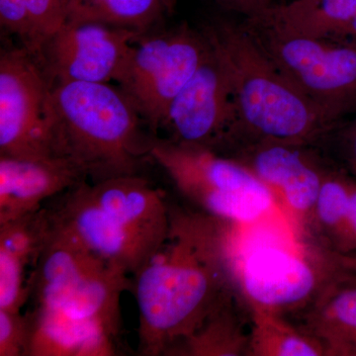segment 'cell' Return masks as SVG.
<instances>
[{"label": "cell", "instance_id": "9c48e42d", "mask_svg": "<svg viewBox=\"0 0 356 356\" xmlns=\"http://www.w3.org/2000/svg\"><path fill=\"white\" fill-rule=\"evenodd\" d=\"M313 147L252 140L236 144L222 154L266 184L277 209L291 222L294 233L309 240L321 187L331 168Z\"/></svg>", "mask_w": 356, "mask_h": 356}, {"label": "cell", "instance_id": "9a60e30c", "mask_svg": "<svg viewBox=\"0 0 356 356\" xmlns=\"http://www.w3.org/2000/svg\"><path fill=\"white\" fill-rule=\"evenodd\" d=\"M95 202L125 228L154 248L161 247L170 226V205L165 195L139 175L86 182Z\"/></svg>", "mask_w": 356, "mask_h": 356}, {"label": "cell", "instance_id": "30bf717a", "mask_svg": "<svg viewBox=\"0 0 356 356\" xmlns=\"http://www.w3.org/2000/svg\"><path fill=\"white\" fill-rule=\"evenodd\" d=\"M51 86L37 58L24 48L0 56V156L53 158L47 134Z\"/></svg>", "mask_w": 356, "mask_h": 356}, {"label": "cell", "instance_id": "7c38bea8", "mask_svg": "<svg viewBox=\"0 0 356 356\" xmlns=\"http://www.w3.org/2000/svg\"><path fill=\"white\" fill-rule=\"evenodd\" d=\"M235 121L228 74L210 44L202 64L170 105L161 130L172 142L217 152Z\"/></svg>", "mask_w": 356, "mask_h": 356}, {"label": "cell", "instance_id": "44dd1931", "mask_svg": "<svg viewBox=\"0 0 356 356\" xmlns=\"http://www.w3.org/2000/svg\"><path fill=\"white\" fill-rule=\"evenodd\" d=\"M250 332L247 356H324L317 341L275 312L247 305Z\"/></svg>", "mask_w": 356, "mask_h": 356}, {"label": "cell", "instance_id": "6da1fadb", "mask_svg": "<svg viewBox=\"0 0 356 356\" xmlns=\"http://www.w3.org/2000/svg\"><path fill=\"white\" fill-rule=\"evenodd\" d=\"M241 228L170 206L165 243L133 276L140 355H168L236 290L233 262Z\"/></svg>", "mask_w": 356, "mask_h": 356}, {"label": "cell", "instance_id": "e0dca14e", "mask_svg": "<svg viewBox=\"0 0 356 356\" xmlns=\"http://www.w3.org/2000/svg\"><path fill=\"white\" fill-rule=\"evenodd\" d=\"M49 228L44 206L0 225V309L21 311L30 298L28 266H34Z\"/></svg>", "mask_w": 356, "mask_h": 356}, {"label": "cell", "instance_id": "ffe728a7", "mask_svg": "<svg viewBox=\"0 0 356 356\" xmlns=\"http://www.w3.org/2000/svg\"><path fill=\"white\" fill-rule=\"evenodd\" d=\"M243 303L238 289L232 292L168 355H247L250 329L247 331L243 318Z\"/></svg>", "mask_w": 356, "mask_h": 356}, {"label": "cell", "instance_id": "8992f818", "mask_svg": "<svg viewBox=\"0 0 356 356\" xmlns=\"http://www.w3.org/2000/svg\"><path fill=\"white\" fill-rule=\"evenodd\" d=\"M151 159L185 198L212 216L245 227L277 209L273 193L254 173L208 147L154 138Z\"/></svg>", "mask_w": 356, "mask_h": 356}, {"label": "cell", "instance_id": "52a82bcc", "mask_svg": "<svg viewBox=\"0 0 356 356\" xmlns=\"http://www.w3.org/2000/svg\"><path fill=\"white\" fill-rule=\"evenodd\" d=\"M274 65L318 108L339 123L356 112V49L245 19Z\"/></svg>", "mask_w": 356, "mask_h": 356}, {"label": "cell", "instance_id": "f1b7e54d", "mask_svg": "<svg viewBox=\"0 0 356 356\" xmlns=\"http://www.w3.org/2000/svg\"><path fill=\"white\" fill-rule=\"evenodd\" d=\"M343 259L344 267H346L350 280L356 283V252L343 254Z\"/></svg>", "mask_w": 356, "mask_h": 356}, {"label": "cell", "instance_id": "ac0fdd59", "mask_svg": "<svg viewBox=\"0 0 356 356\" xmlns=\"http://www.w3.org/2000/svg\"><path fill=\"white\" fill-rule=\"evenodd\" d=\"M300 314L299 327L324 356H356V283L350 277L331 283Z\"/></svg>", "mask_w": 356, "mask_h": 356}, {"label": "cell", "instance_id": "8fae6325", "mask_svg": "<svg viewBox=\"0 0 356 356\" xmlns=\"http://www.w3.org/2000/svg\"><path fill=\"white\" fill-rule=\"evenodd\" d=\"M140 37L103 23L67 20L36 58L51 88L65 83H110L120 76Z\"/></svg>", "mask_w": 356, "mask_h": 356}, {"label": "cell", "instance_id": "277c9868", "mask_svg": "<svg viewBox=\"0 0 356 356\" xmlns=\"http://www.w3.org/2000/svg\"><path fill=\"white\" fill-rule=\"evenodd\" d=\"M234 254L236 289L247 305L285 316L302 312L331 283L350 277L343 254L298 235H243Z\"/></svg>", "mask_w": 356, "mask_h": 356}, {"label": "cell", "instance_id": "d4e9b609", "mask_svg": "<svg viewBox=\"0 0 356 356\" xmlns=\"http://www.w3.org/2000/svg\"><path fill=\"white\" fill-rule=\"evenodd\" d=\"M0 22L2 27L20 39L22 48L29 41V25L24 0H0Z\"/></svg>", "mask_w": 356, "mask_h": 356}, {"label": "cell", "instance_id": "3957f363", "mask_svg": "<svg viewBox=\"0 0 356 356\" xmlns=\"http://www.w3.org/2000/svg\"><path fill=\"white\" fill-rule=\"evenodd\" d=\"M130 98L111 83H65L51 86L47 134L53 158L69 161L89 182L139 175L151 159L154 138Z\"/></svg>", "mask_w": 356, "mask_h": 356}, {"label": "cell", "instance_id": "cb8c5ba5", "mask_svg": "<svg viewBox=\"0 0 356 356\" xmlns=\"http://www.w3.org/2000/svg\"><path fill=\"white\" fill-rule=\"evenodd\" d=\"M29 337L28 313L0 309V356H27Z\"/></svg>", "mask_w": 356, "mask_h": 356}, {"label": "cell", "instance_id": "7402d4cb", "mask_svg": "<svg viewBox=\"0 0 356 356\" xmlns=\"http://www.w3.org/2000/svg\"><path fill=\"white\" fill-rule=\"evenodd\" d=\"M165 13L161 0H70L67 20L103 23L143 36Z\"/></svg>", "mask_w": 356, "mask_h": 356}, {"label": "cell", "instance_id": "d6986e66", "mask_svg": "<svg viewBox=\"0 0 356 356\" xmlns=\"http://www.w3.org/2000/svg\"><path fill=\"white\" fill-rule=\"evenodd\" d=\"M27 356H110L116 339L99 325L58 312L33 308Z\"/></svg>", "mask_w": 356, "mask_h": 356}, {"label": "cell", "instance_id": "ba28073f", "mask_svg": "<svg viewBox=\"0 0 356 356\" xmlns=\"http://www.w3.org/2000/svg\"><path fill=\"white\" fill-rule=\"evenodd\" d=\"M210 49L204 32L187 25L134 43L116 83L153 133L161 130L178 93L202 64Z\"/></svg>", "mask_w": 356, "mask_h": 356}, {"label": "cell", "instance_id": "484cf974", "mask_svg": "<svg viewBox=\"0 0 356 356\" xmlns=\"http://www.w3.org/2000/svg\"><path fill=\"white\" fill-rule=\"evenodd\" d=\"M337 252L348 254L356 252V178L351 185L350 207L343 234L337 245Z\"/></svg>", "mask_w": 356, "mask_h": 356}, {"label": "cell", "instance_id": "83f0119b", "mask_svg": "<svg viewBox=\"0 0 356 356\" xmlns=\"http://www.w3.org/2000/svg\"><path fill=\"white\" fill-rule=\"evenodd\" d=\"M247 18L257 17L273 6V0H215Z\"/></svg>", "mask_w": 356, "mask_h": 356}, {"label": "cell", "instance_id": "2e32d148", "mask_svg": "<svg viewBox=\"0 0 356 356\" xmlns=\"http://www.w3.org/2000/svg\"><path fill=\"white\" fill-rule=\"evenodd\" d=\"M247 19L356 49V0H291Z\"/></svg>", "mask_w": 356, "mask_h": 356}, {"label": "cell", "instance_id": "603a6c76", "mask_svg": "<svg viewBox=\"0 0 356 356\" xmlns=\"http://www.w3.org/2000/svg\"><path fill=\"white\" fill-rule=\"evenodd\" d=\"M353 179L355 177L346 170L331 166L316 204L311 240L337 252L350 207Z\"/></svg>", "mask_w": 356, "mask_h": 356}, {"label": "cell", "instance_id": "f546056e", "mask_svg": "<svg viewBox=\"0 0 356 356\" xmlns=\"http://www.w3.org/2000/svg\"><path fill=\"white\" fill-rule=\"evenodd\" d=\"M161 2H163V6H165L166 13L170 14L175 10L177 0H161Z\"/></svg>", "mask_w": 356, "mask_h": 356}, {"label": "cell", "instance_id": "4316f807", "mask_svg": "<svg viewBox=\"0 0 356 356\" xmlns=\"http://www.w3.org/2000/svg\"><path fill=\"white\" fill-rule=\"evenodd\" d=\"M337 139L341 158L351 175L356 178V112L353 120L341 128Z\"/></svg>", "mask_w": 356, "mask_h": 356}, {"label": "cell", "instance_id": "5b68a950", "mask_svg": "<svg viewBox=\"0 0 356 356\" xmlns=\"http://www.w3.org/2000/svg\"><path fill=\"white\" fill-rule=\"evenodd\" d=\"M129 276L49 218L48 231L29 276L30 298L34 308L92 323L117 339L121 296L132 289Z\"/></svg>", "mask_w": 356, "mask_h": 356}, {"label": "cell", "instance_id": "5bb4252c", "mask_svg": "<svg viewBox=\"0 0 356 356\" xmlns=\"http://www.w3.org/2000/svg\"><path fill=\"white\" fill-rule=\"evenodd\" d=\"M83 181L88 178L65 159L0 156V225L37 212Z\"/></svg>", "mask_w": 356, "mask_h": 356}, {"label": "cell", "instance_id": "4fadbf2b", "mask_svg": "<svg viewBox=\"0 0 356 356\" xmlns=\"http://www.w3.org/2000/svg\"><path fill=\"white\" fill-rule=\"evenodd\" d=\"M86 182L44 204L49 218L95 254L136 275L158 248L100 208L89 195Z\"/></svg>", "mask_w": 356, "mask_h": 356}, {"label": "cell", "instance_id": "7a4b0ae2", "mask_svg": "<svg viewBox=\"0 0 356 356\" xmlns=\"http://www.w3.org/2000/svg\"><path fill=\"white\" fill-rule=\"evenodd\" d=\"M203 32L228 74L236 109L218 153L252 140L315 146L337 129L274 65L243 22L217 21Z\"/></svg>", "mask_w": 356, "mask_h": 356}]
</instances>
